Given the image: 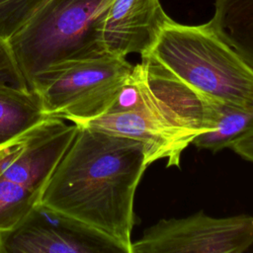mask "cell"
Returning a JSON list of instances; mask_svg holds the SVG:
<instances>
[{
    "label": "cell",
    "instance_id": "ac0fdd59",
    "mask_svg": "<svg viewBox=\"0 0 253 253\" xmlns=\"http://www.w3.org/2000/svg\"><path fill=\"white\" fill-rule=\"evenodd\" d=\"M229 148L243 159L253 162V129L233 141Z\"/></svg>",
    "mask_w": 253,
    "mask_h": 253
},
{
    "label": "cell",
    "instance_id": "8fae6325",
    "mask_svg": "<svg viewBox=\"0 0 253 253\" xmlns=\"http://www.w3.org/2000/svg\"><path fill=\"white\" fill-rule=\"evenodd\" d=\"M49 117L34 91L0 84V148Z\"/></svg>",
    "mask_w": 253,
    "mask_h": 253
},
{
    "label": "cell",
    "instance_id": "6da1fadb",
    "mask_svg": "<svg viewBox=\"0 0 253 253\" xmlns=\"http://www.w3.org/2000/svg\"><path fill=\"white\" fill-rule=\"evenodd\" d=\"M41 203L96 229L122 253H131L133 204L149 166L138 140L77 125Z\"/></svg>",
    "mask_w": 253,
    "mask_h": 253
},
{
    "label": "cell",
    "instance_id": "9c48e42d",
    "mask_svg": "<svg viewBox=\"0 0 253 253\" xmlns=\"http://www.w3.org/2000/svg\"><path fill=\"white\" fill-rule=\"evenodd\" d=\"M77 129L78 126L71 121L47 118L25 133L20 153L1 177L42 195Z\"/></svg>",
    "mask_w": 253,
    "mask_h": 253
},
{
    "label": "cell",
    "instance_id": "5b68a950",
    "mask_svg": "<svg viewBox=\"0 0 253 253\" xmlns=\"http://www.w3.org/2000/svg\"><path fill=\"white\" fill-rule=\"evenodd\" d=\"M140 103L185 148L199 134L212 131L216 101L168 73L148 56L133 65L129 78Z\"/></svg>",
    "mask_w": 253,
    "mask_h": 253
},
{
    "label": "cell",
    "instance_id": "4fadbf2b",
    "mask_svg": "<svg viewBox=\"0 0 253 253\" xmlns=\"http://www.w3.org/2000/svg\"><path fill=\"white\" fill-rule=\"evenodd\" d=\"M215 128L199 134L192 144L212 152L229 147L233 141L253 129V109H244L216 101Z\"/></svg>",
    "mask_w": 253,
    "mask_h": 253
},
{
    "label": "cell",
    "instance_id": "9a60e30c",
    "mask_svg": "<svg viewBox=\"0 0 253 253\" xmlns=\"http://www.w3.org/2000/svg\"><path fill=\"white\" fill-rule=\"evenodd\" d=\"M47 0H0V38L8 41Z\"/></svg>",
    "mask_w": 253,
    "mask_h": 253
},
{
    "label": "cell",
    "instance_id": "2e32d148",
    "mask_svg": "<svg viewBox=\"0 0 253 253\" xmlns=\"http://www.w3.org/2000/svg\"><path fill=\"white\" fill-rule=\"evenodd\" d=\"M0 84L29 89L8 41L0 38Z\"/></svg>",
    "mask_w": 253,
    "mask_h": 253
},
{
    "label": "cell",
    "instance_id": "7c38bea8",
    "mask_svg": "<svg viewBox=\"0 0 253 253\" xmlns=\"http://www.w3.org/2000/svg\"><path fill=\"white\" fill-rule=\"evenodd\" d=\"M208 23L253 66V0H216Z\"/></svg>",
    "mask_w": 253,
    "mask_h": 253
},
{
    "label": "cell",
    "instance_id": "30bf717a",
    "mask_svg": "<svg viewBox=\"0 0 253 253\" xmlns=\"http://www.w3.org/2000/svg\"><path fill=\"white\" fill-rule=\"evenodd\" d=\"M169 20L159 0H113L103 31L107 53L145 54Z\"/></svg>",
    "mask_w": 253,
    "mask_h": 253
},
{
    "label": "cell",
    "instance_id": "5bb4252c",
    "mask_svg": "<svg viewBox=\"0 0 253 253\" xmlns=\"http://www.w3.org/2000/svg\"><path fill=\"white\" fill-rule=\"evenodd\" d=\"M42 195L13 181L0 178V232L17 226L41 202Z\"/></svg>",
    "mask_w": 253,
    "mask_h": 253
},
{
    "label": "cell",
    "instance_id": "277c9868",
    "mask_svg": "<svg viewBox=\"0 0 253 253\" xmlns=\"http://www.w3.org/2000/svg\"><path fill=\"white\" fill-rule=\"evenodd\" d=\"M132 69L126 57L111 54L69 61L45 73L31 90L48 116L80 125L112 107Z\"/></svg>",
    "mask_w": 253,
    "mask_h": 253
},
{
    "label": "cell",
    "instance_id": "7a4b0ae2",
    "mask_svg": "<svg viewBox=\"0 0 253 253\" xmlns=\"http://www.w3.org/2000/svg\"><path fill=\"white\" fill-rule=\"evenodd\" d=\"M141 56L213 100L253 109V66L209 23L192 26L171 19Z\"/></svg>",
    "mask_w": 253,
    "mask_h": 253
},
{
    "label": "cell",
    "instance_id": "8992f818",
    "mask_svg": "<svg viewBox=\"0 0 253 253\" xmlns=\"http://www.w3.org/2000/svg\"><path fill=\"white\" fill-rule=\"evenodd\" d=\"M253 244V215L212 217L198 211L163 218L132 242L131 253H241Z\"/></svg>",
    "mask_w": 253,
    "mask_h": 253
},
{
    "label": "cell",
    "instance_id": "ba28073f",
    "mask_svg": "<svg viewBox=\"0 0 253 253\" xmlns=\"http://www.w3.org/2000/svg\"><path fill=\"white\" fill-rule=\"evenodd\" d=\"M80 125L138 140L144 147L149 165L165 159L167 167L180 166L185 149L139 102L129 82L106 113Z\"/></svg>",
    "mask_w": 253,
    "mask_h": 253
},
{
    "label": "cell",
    "instance_id": "52a82bcc",
    "mask_svg": "<svg viewBox=\"0 0 253 253\" xmlns=\"http://www.w3.org/2000/svg\"><path fill=\"white\" fill-rule=\"evenodd\" d=\"M0 253L122 252L88 224L40 202L17 226L0 232Z\"/></svg>",
    "mask_w": 253,
    "mask_h": 253
},
{
    "label": "cell",
    "instance_id": "3957f363",
    "mask_svg": "<svg viewBox=\"0 0 253 253\" xmlns=\"http://www.w3.org/2000/svg\"><path fill=\"white\" fill-rule=\"evenodd\" d=\"M113 0H47L8 42L31 90L69 61L109 54L103 31Z\"/></svg>",
    "mask_w": 253,
    "mask_h": 253
},
{
    "label": "cell",
    "instance_id": "e0dca14e",
    "mask_svg": "<svg viewBox=\"0 0 253 253\" xmlns=\"http://www.w3.org/2000/svg\"><path fill=\"white\" fill-rule=\"evenodd\" d=\"M24 135L0 148V177L20 153L23 146Z\"/></svg>",
    "mask_w": 253,
    "mask_h": 253
}]
</instances>
